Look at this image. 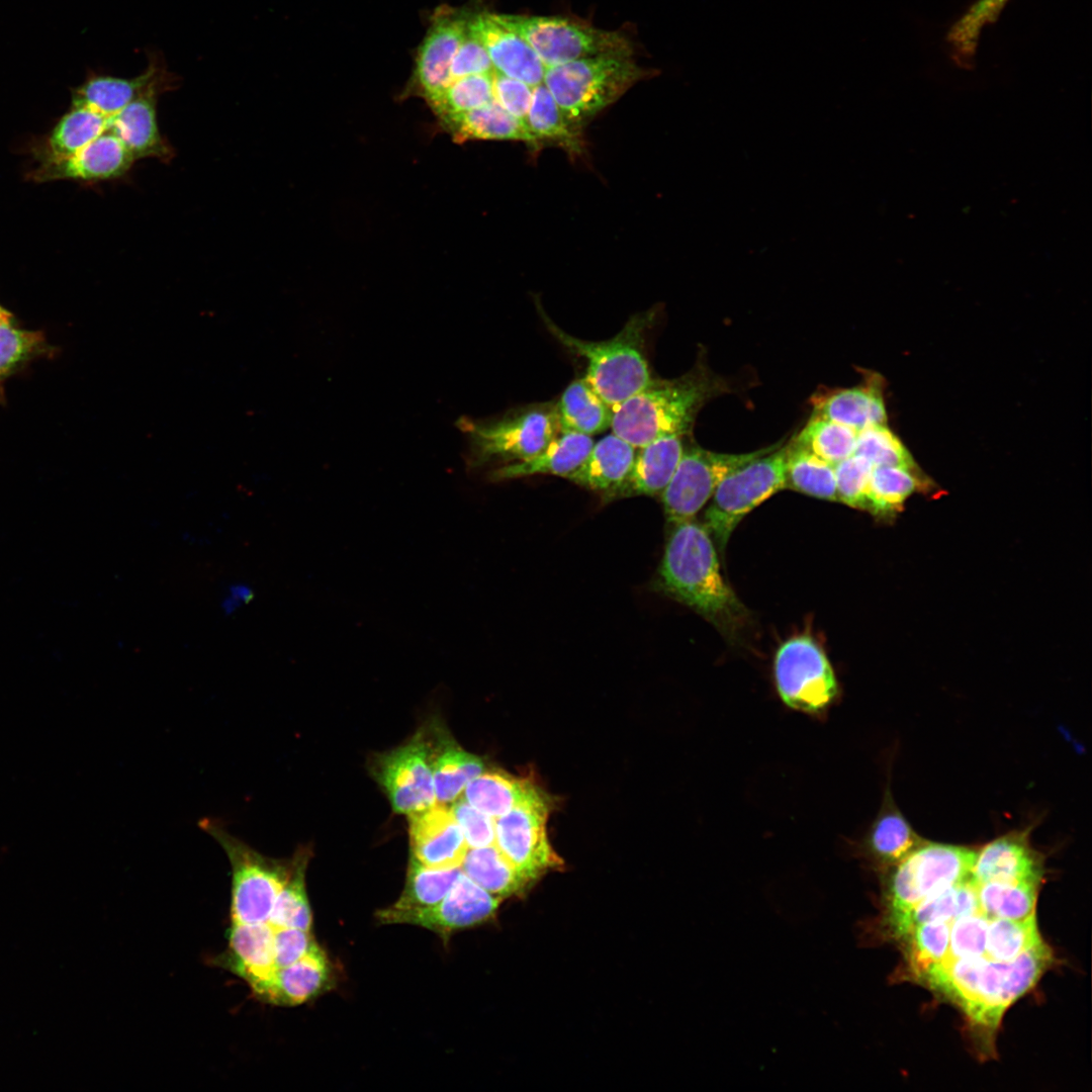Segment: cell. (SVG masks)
Returning a JSON list of instances; mask_svg holds the SVG:
<instances>
[{
	"instance_id": "cell-1",
	"label": "cell",
	"mask_w": 1092,
	"mask_h": 1092,
	"mask_svg": "<svg viewBox=\"0 0 1092 1092\" xmlns=\"http://www.w3.org/2000/svg\"><path fill=\"white\" fill-rule=\"evenodd\" d=\"M670 526L658 568V587L718 629L733 633L744 622L746 610L720 571L709 531L695 519Z\"/></svg>"
},
{
	"instance_id": "cell-2",
	"label": "cell",
	"mask_w": 1092,
	"mask_h": 1092,
	"mask_svg": "<svg viewBox=\"0 0 1092 1092\" xmlns=\"http://www.w3.org/2000/svg\"><path fill=\"white\" fill-rule=\"evenodd\" d=\"M1052 963V950L1043 941L1010 962L953 959L940 970L936 990L976 1024L995 1028L1006 1009L1035 985Z\"/></svg>"
},
{
	"instance_id": "cell-3",
	"label": "cell",
	"mask_w": 1092,
	"mask_h": 1092,
	"mask_svg": "<svg viewBox=\"0 0 1092 1092\" xmlns=\"http://www.w3.org/2000/svg\"><path fill=\"white\" fill-rule=\"evenodd\" d=\"M726 386L704 365L654 379L613 412L612 433L636 448L668 435L688 436L700 408Z\"/></svg>"
},
{
	"instance_id": "cell-4",
	"label": "cell",
	"mask_w": 1092,
	"mask_h": 1092,
	"mask_svg": "<svg viewBox=\"0 0 1092 1092\" xmlns=\"http://www.w3.org/2000/svg\"><path fill=\"white\" fill-rule=\"evenodd\" d=\"M537 309L548 332L569 351L585 359L584 378L613 412L652 380L645 348L647 332L656 315L653 308L633 314L618 334L599 342L565 333L538 303Z\"/></svg>"
},
{
	"instance_id": "cell-5",
	"label": "cell",
	"mask_w": 1092,
	"mask_h": 1092,
	"mask_svg": "<svg viewBox=\"0 0 1092 1092\" xmlns=\"http://www.w3.org/2000/svg\"><path fill=\"white\" fill-rule=\"evenodd\" d=\"M650 73L631 55H603L546 68L543 83L578 131Z\"/></svg>"
},
{
	"instance_id": "cell-6",
	"label": "cell",
	"mask_w": 1092,
	"mask_h": 1092,
	"mask_svg": "<svg viewBox=\"0 0 1092 1092\" xmlns=\"http://www.w3.org/2000/svg\"><path fill=\"white\" fill-rule=\"evenodd\" d=\"M458 425L469 437L467 463L471 469L526 460L560 433L553 401L521 405L491 420L462 419Z\"/></svg>"
},
{
	"instance_id": "cell-7",
	"label": "cell",
	"mask_w": 1092,
	"mask_h": 1092,
	"mask_svg": "<svg viewBox=\"0 0 1092 1092\" xmlns=\"http://www.w3.org/2000/svg\"><path fill=\"white\" fill-rule=\"evenodd\" d=\"M976 853L968 846L924 840L891 867L885 884L884 921L944 888L970 880Z\"/></svg>"
},
{
	"instance_id": "cell-8",
	"label": "cell",
	"mask_w": 1092,
	"mask_h": 1092,
	"mask_svg": "<svg viewBox=\"0 0 1092 1092\" xmlns=\"http://www.w3.org/2000/svg\"><path fill=\"white\" fill-rule=\"evenodd\" d=\"M787 445L763 454L729 473L706 509L704 526L724 551L739 522L754 508L786 488Z\"/></svg>"
},
{
	"instance_id": "cell-9",
	"label": "cell",
	"mask_w": 1092,
	"mask_h": 1092,
	"mask_svg": "<svg viewBox=\"0 0 1092 1092\" xmlns=\"http://www.w3.org/2000/svg\"><path fill=\"white\" fill-rule=\"evenodd\" d=\"M494 15L531 46L546 68L603 55L632 54L629 39L618 31L561 17Z\"/></svg>"
},
{
	"instance_id": "cell-10",
	"label": "cell",
	"mask_w": 1092,
	"mask_h": 1092,
	"mask_svg": "<svg viewBox=\"0 0 1092 1092\" xmlns=\"http://www.w3.org/2000/svg\"><path fill=\"white\" fill-rule=\"evenodd\" d=\"M774 675L783 703L796 711L822 713L838 696L830 661L821 646L807 635L782 644L775 657Z\"/></svg>"
},
{
	"instance_id": "cell-11",
	"label": "cell",
	"mask_w": 1092,
	"mask_h": 1092,
	"mask_svg": "<svg viewBox=\"0 0 1092 1092\" xmlns=\"http://www.w3.org/2000/svg\"><path fill=\"white\" fill-rule=\"evenodd\" d=\"M779 446L740 454L713 452L697 445L685 447L672 477L660 494L669 525L694 519L729 473Z\"/></svg>"
},
{
	"instance_id": "cell-12",
	"label": "cell",
	"mask_w": 1092,
	"mask_h": 1092,
	"mask_svg": "<svg viewBox=\"0 0 1092 1092\" xmlns=\"http://www.w3.org/2000/svg\"><path fill=\"white\" fill-rule=\"evenodd\" d=\"M549 811V797L538 787L495 821L496 846L531 883L548 870L562 866L547 838Z\"/></svg>"
},
{
	"instance_id": "cell-13",
	"label": "cell",
	"mask_w": 1092,
	"mask_h": 1092,
	"mask_svg": "<svg viewBox=\"0 0 1092 1092\" xmlns=\"http://www.w3.org/2000/svg\"><path fill=\"white\" fill-rule=\"evenodd\" d=\"M433 755L422 736L379 757L375 778L396 813L412 815L436 802Z\"/></svg>"
},
{
	"instance_id": "cell-14",
	"label": "cell",
	"mask_w": 1092,
	"mask_h": 1092,
	"mask_svg": "<svg viewBox=\"0 0 1092 1092\" xmlns=\"http://www.w3.org/2000/svg\"><path fill=\"white\" fill-rule=\"evenodd\" d=\"M499 901L461 872L447 895L436 905L414 910L389 907L380 910L377 917L382 923L415 924L448 938L455 930L492 917Z\"/></svg>"
},
{
	"instance_id": "cell-15",
	"label": "cell",
	"mask_w": 1092,
	"mask_h": 1092,
	"mask_svg": "<svg viewBox=\"0 0 1092 1092\" xmlns=\"http://www.w3.org/2000/svg\"><path fill=\"white\" fill-rule=\"evenodd\" d=\"M469 15L442 8L434 15L420 48L415 78L421 94L432 101L453 81L451 65L466 31Z\"/></svg>"
},
{
	"instance_id": "cell-16",
	"label": "cell",
	"mask_w": 1092,
	"mask_h": 1092,
	"mask_svg": "<svg viewBox=\"0 0 1092 1092\" xmlns=\"http://www.w3.org/2000/svg\"><path fill=\"white\" fill-rule=\"evenodd\" d=\"M1043 877V857L1029 840L1028 830L1003 834L977 850L971 873L975 885L987 882L1032 883Z\"/></svg>"
},
{
	"instance_id": "cell-17",
	"label": "cell",
	"mask_w": 1092,
	"mask_h": 1092,
	"mask_svg": "<svg viewBox=\"0 0 1092 1092\" xmlns=\"http://www.w3.org/2000/svg\"><path fill=\"white\" fill-rule=\"evenodd\" d=\"M413 857L430 869L459 868L468 849L463 833L446 805L408 815Z\"/></svg>"
},
{
	"instance_id": "cell-18",
	"label": "cell",
	"mask_w": 1092,
	"mask_h": 1092,
	"mask_svg": "<svg viewBox=\"0 0 1092 1092\" xmlns=\"http://www.w3.org/2000/svg\"><path fill=\"white\" fill-rule=\"evenodd\" d=\"M468 27L484 46L495 72L531 87L543 83L546 67L531 46L497 20L494 13L468 17Z\"/></svg>"
},
{
	"instance_id": "cell-19",
	"label": "cell",
	"mask_w": 1092,
	"mask_h": 1092,
	"mask_svg": "<svg viewBox=\"0 0 1092 1092\" xmlns=\"http://www.w3.org/2000/svg\"><path fill=\"white\" fill-rule=\"evenodd\" d=\"M307 855L299 851L293 858V868L275 905L257 924L236 929L233 934L248 943L268 946L274 950L277 934L287 928L311 930L312 915L305 887Z\"/></svg>"
},
{
	"instance_id": "cell-20",
	"label": "cell",
	"mask_w": 1092,
	"mask_h": 1092,
	"mask_svg": "<svg viewBox=\"0 0 1092 1092\" xmlns=\"http://www.w3.org/2000/svg\"><path fill=\"white\" fill-rule=\"evenodd\" d=\"M134 161L122 142L107 130L70 157H50L38 170L37 178L39 180L114 179L126 174Z\"/></svg>"
},
{
	"instance_id": "cell-21",
	"label": "cell",
	"mask_w": 1092,
	"mask_h": 1092,
	"mask_svg": "<svg viewBox=\"0 0 1092 1092\" xmlns=\"http://www.w3.org/2000/svg\"><path fill=\"white\" fill-rule=\"evenodd\" d=\"M685 437L679 434L668 435L637 448L627 476L605 502L640 495H660L684 453Z\"/></svg>"
},
{
	"instance_id": "cell-22",
	"label": "cell",
	"mask_w": 1092,
	"mask_h": 1092,
	"mask_svg": "<svg viewBox=\"0 0 1092 1092\" xmlns=\"http://www.w3.org/2000/svg\"><path fill=\"white\" fill-rule=\"evenodd\" d=\"M173 83L168 72L153 63L134 78L96 77L88 81L75 91L73 107L88 108L109 118L146 94L160 95Z\"/></svg>"
},
{
	"instance_id": "cell-23",
	"label": "cell",
	"mask_w": 1092,
	"mask_h": 1092,
	"mask_svg": "<svg viewBox=\"0 0 1092 1092\" xmlns=\"http://www.w3.org/2000/svg\"><path fill=\"white\" fill-rule=\"evenodd\" d=\"M158 96L157 93L146 94L109 117L108 130L122 142L134 160L154 158L170 162L175 156L173 147L158 125Z\"/></svg>"
},
{
	"instance_id": "cell-24",
	"label": "cell",
	"mask_w": 1092,
	"mask_h": 1092,
	"mask_svg": "<svg viewBox=\"0 0 1092 1092\" xmlns=\"http://www.w3.org/2000/svg\"><path fill=\"white\" fill-rule=\"evenodd\" d=\"M881 381L874 375L859 386L815 396L811 418L829 420L856 432L869 426L887 425Z\"/></svg>"
},
{
	"instance_id": "cell-25",
	"label": "cell",
	"mask_w": 1092,
	"mask_h": 1092,
	"mask_svg": "<svg viewBox=\"0 0 1092 1092\" xmlns=\"http://www.w3.org/2000/svg\"><path fill=\"white\" fill-rule=\"evenodd\" d=\"M594 444L590 436L560 432L536 455L499 466L490 472L489 478L492 481H504L538 474L565 478L584 461Z\"/></svg>"
},
{
	"instance_id": "cell-26",
	"label": "cell",
	"mask_w": 1092,
	"mask_h": 1092,
	"mask_svg": "<svg viewBox=\"0 0 1092 1092\" xmlns=\"http://www.w3.org/2000/svg\"><path fill=\"white\" fill-rule=\"evenodd\" d=\"M636 450V447L612 433L594 444L584 461L565 478L601 493L606 500L627 476Z\"/></svg>"
},
{
	"instance_id": "cell-27",
	"label": "cell",
	"mask_w": 1092,
	"mask_h": 1092,
	"mask_svg": "<svg viewBox=\"0 0 1092 1092\" xmlns=\"http://www.w3.org/2000/svg\"><path fill=\"white\" fill-rule=\"evenodd\" d=\"M455 142L472 140L522 142L534 151L541 148L527 125L506 111L494 99L478 108L441 118Z\"/></svg>"
},
{
	"instance_id": "cell-28",
	"label": "cell",
	"mask_w": 1092,
	"mask_h": 1092,
	"mask_svg": "<svg viewBox=\"0 0 1092 1092\" xmlns=\"http://www.w3.org/2000/svg\"><path fill=\"white\" fill-rule=\"evenodd\" d=\"M923 841L895 805L891 792L887 790L881 809L862 840L864 853L880 866L892 867Z\"/></svg>"
},
{
	"instance_id": "cell-29",
	"label": "cell",
	"mask_w": 1092,
	"mask_h": 1092,
	"mask_svg": "<svg viewBox=\"0 0 1092 1092\" xmlns=\"http://www.w3.org/2000/svg\"><path fill=\"white\" fill-rule=\"evenodd\" d=\"M330 982L329 962L320 950L278 972L258 1001L275 1006L299 1005L321 994Z\"/></svg>"
},
{
	"instance_id": "cell-30",
	"label": "cell",
	"mask_w": 1092,
	"mask_h": 1092,
	"mask_svg": "<svg viewBox=\"0 0 1092 1092\" xmlns=\"http://www.w3.org/2000/svg\"><path fill=\"white\" fill-rule=\"evenodd\" d=\"M977 886L967 880L944 888L919 902L907 912L884 921L890 933L900 939L916 925L952 920L980 912Z\"/></svg>"
},
{
	"instance_id": "cell-31",
	"label": "cell",
	"mask_w": 1092,
	"mask_h": 1092,
	"mask_svg": "<svg viewBox=\"0 0 1092 1092\" xmlns=\"http://www.w3.org/2000/svg\"><path fill=\"white\" fill-rule=\"evenodd\" d=\"M560 432L593 436L611 428L613 410L584 378L573 380L556 402Z\"/></svg>"
},
{
	"instance_id": "cell-32",
	"label": "cell",
	"mask_w": 1092,
	"mask_h": 1092,
	"mask_svg": "<svg viewBox=\"0 0 1092 1092\" xmlns=\"http://www.w3.org/2000/svg\"><path fill=\"white\" fill-rule=\"evenodd\" d=\"M538 788L528 779H519L503 770L482 771L464 788V799L491 818H498Z\"/></svg>"
},
{
	"instance_id": "cell-33",
	"label": "cell",
	"mask_w": 1092,
	"mask_h": 1092,
	"mask_svg": "<svg viewBox=\"0 0 1092 1092\" xmlns=\"http://www.w3.org/2000/svg\"><path fill=\"white\" fill-rule=\"evenodd\" d=\"M526 125L541 146L548 142L573 157L583 153L581 131L568 123L544 83L533 87Z\"/></svg>"
},
{
	"instance_id": "cell-34",
	"label": "cell",
	"mask_w": 1092,
	"mask_h": 1092,
	"mask_svg": "<svg viewBox=\"0 0 1092 1092\" xmlns=\"http://www.w3.org/2000/svg\"><path fill=\"white\" fill-rule=\"evenodd\" d=\"M461 871L482 889L497 898L525 891L531 884L512 866L494 844L467 849Z\"/></svg>"
},
{
	"instance_id": "cell-35",
	"label": "cell",
	"mask_w": 1092,
	"mask_h": 1092,
	"mask_svg": "<svg viewBox=\"0 0 1092 1092\" xmlns=\"http://www.w3.org/2000/svg\"><path fill=\"white\" fill-rule=\"evenodd\" d=\"M928 487L915 467H873L867 496V511L880 518H893L916 491Z\"/></svg>"
},
{
	"instance_id": "cell-36",
	"label": "cell",
	"mask_w": 1092,
	"mask_h": 1092,
	"mask_svg": "<svg viewBox=\"0 0 1092 1092\" xmlns=\"http://www.w3.org/2000/svg\"><path fill=\"white\" fill-rule=\"evenodd\" d=\"M786 487L810 496L838 502L834 465L793 440L787 444Z\"/></svg>"
},
{
	"instance_id": "cell-37",
	"label": "cell",
	"mask_w": 1092,
	"mask_h": 1092,
	"mask_svg": "<svg viewBox=\"0 0 1092 1092\" xmlns=\"http://www.w3.org/2000/svg\"><path fill=\"white\" fill-rule=\"evenodd\" d=\"M484 770L483 761L458 745L446 743L433 755V780L438 804L455 802L466 785Z\"/></svg>"
},
{
	"instance_id": "cell-38",
	"label": "cell",
	"mask_w": 1092,
	"mask_h": 1092,
	"mask_svg": "<svg viewBox=\"0 0 1092 1092\" xmlns=\"http://www.w3.org/2000/svg\"><path fill=\"white\" fill-rule=\"evenodd\" d=\"M976 886L980 910L990 919L1020 920L1035 913L1037 884L987 882Z\"/></svg>"
},
{
	"instance_id": "cell-39",
	"label": "cell",
	"mask_w": 1092,
	"mask_h": 1092,
	"mask_svg": "<svg viewBox=\"0 0 1092 1092\" xmlns=\"http://www.w3.org/2000/svg\"><path fill=\"white\" fill-rule=\"evenodd\" d=\"M950 922L936 921L916 925L900 939L911 972L925 977L948 959Z\"/></svg>"
},
{
	"instance_id": "cell-40",
	"label": "cell",
	"mask_w": 1092,
	"mask_h": 1092,
	"mask_svg": "<svg viewBox=\"0 0 1092 1092\" xmlns=\"http://www.w3.org/2000/svg\"><path fill=\"white\" fill-rule=\"evenodd\" d=\"M461 872L459 868L430 869L412 856L404 890L390 907L414 910L434 906L447 895Z\"/></svg>"
},
{
	"instance_id": "cell-41",
	"label": "cell",
	"mask_w": 1092,
	"mask_h": 1092,
	"mask_svg": "<svg viewBox=\"0 0 1092 1092\" xmlns=\"http://www.w3.org/2000/svg\"><path fill=\"white\" fill-rule=\"evenodd\" d=\"M1041 941L1035 913L1020 920L992 918L987 928L985 958L1010 962Z\"/></svg>"
},
{
	"instance_id": "cell-42",
	"label": "cell",
	"mask_w": 1092,
	"mask_h": 1092,
	"mask_svg": "<svg viewBox=\"0 0 1092 1092\" xmlns=\"http://www.w3.org/2000/svg\"><path fill=\"white\" fill-rule=\"evenodd\" d=\"M108 128V117L88 108L73 107L60 120L51 135L50 157H70L107 131Z\"/></svg>"
},
{
	"instance_id": "cell-43",
	"label": "cell",
	"mask_w": 1092,
	"mask_h": 1092,
	"mask_svg": "<svg viewBox=\"0 0 1092 1092\" xmlns=\"http://www.w3.org/2000/svg\"><path fill=\"white\" fill-rule=\"evenodd\" d=\"M856 436L857 432L847 426L811 418L793 441L835 465L853 454Z\"/></svg>"
},
{
	"instance_id": "cell-44",
	"label": "cell",
	"mask_w": 1092,
	"mask_h": 1092,
	"mask_svg": "<svg viewBox=\"0 0 1092 1092\" xmlns=\"http://www.w3.org/2000/svg\"><path fill=\"white\" fill-rule=\"evenodd\" d=\"M1008 0H978L949 29L947 42L959 65H971L983 29L992 23Z\"/></svg>"
},
{
	"instance_id": "cell-45",
	"label": "cell",
	"mask_w": 1092,
	"mask_h": 1092,
	"mask_svg": "<svg viewBox=\"0 0 1092 1092\" xmlns=\"http://www.w3.org/2000/svg\"><path fill=\"white\" fill-rule=\"evenodd\" d=\"M493 100V72L453 79L430 106L441 118L463 113Z\"/></svg>"
},
{
	"instance_id": "cell-46",
	"label": "cell",
	"mask_w": 1092,
	"mask_h": 1092,
	"mask_svg": "<svg viewBox=\"0 0 1092 1092\" xmlns=\"http://www.w3.org/2000/svg\"><path fill=\"white\" fill-rule=\"evenodd\" d=\"M853 454L863 457L873 467H915L911 455L887 425L869 426L858 431Z\"/></svg>"
},
{
	"instance_id": "cell-47",
	"label": "cell",
	"mask_w": 1092,
	"mask_h": 1092,
	"mask_svg": "<svg viewBox=\"0 0 1092 1092\" xmlns=\"http://www.w3.org/2000/svg\"><path fill=\"white\" fill-rule=\"evenodd\" d=\"M43 343L44 339L39 332L17 328L12 323V315L2 308L0 310V381L38 353Z\"/></svg>"
},
{
	"instance_id": "cell-48",
	"label": "cell",
	"mask_w": 1092,
	"mask_h": 1092,
	"mask_svg": "<svg viewBox=\"0 0 1092 1092\" xmlns=\"http://www.w3.org/2000/svg\"><path fill=\"white\" fill-rule=\"evenodd\" d=\"M873 465L852 454L834 465L838 502L851 508L867 509V496Z\"/></svg>"
},
{
	"instance_id": "cell-49",
	"label": "cell",
	"mask_w": 1092,
	"mask_h": 1092,
	"mask_svg": "<svg viewBox=\"0 0 1092 1092\" xmlns=\"http://www.w3.org/2000/svg\"><path fill=\"white\" fill-rule=\"evenodd\" d=\"M989 920L981 911L952 920L948 959L985 957Z\"/></svg>"
},
{
	"instance_id": "cell-50",
	"label": "cell",
	"mask_w": 1092,
	"mask_h": 1092,
	"mask_svg": "<svg viewBox=\"0 0 1092 1092\" xmlns=\"http://www.w3.org/2000/svg\"><path fill=\"white\" fill-rule=\"evenodd\" d=\"M451 811L463 833L467 846L471 848L495 844V822L493 818L472 807L466 800H456Z\"/></svg>"
},
{
	"instance_id": "cell-51",
	"label": "cell",
	"mask_w": 1092,
	"mask_h": 1092,
	"mask_svg": "<svg viewBox=\"0 0 1092 1092\" xmlns=\"http://www.w3.org/2000/svg\"><path fill=\"white\" fill-rule=\"evenodd\" d=\"M494 71L489 56L478 37L467 27L451 65L453 79Z\"/></svg>"
},
{
	"instance_id": "cell-52",
	"label": "cell",
	"mask_w": 1092,
	"mask_h": 1092,
	"mask_svg": "<svg viewBox=\"0 0 1092 1092\" xmlns=\"http://www.w3.org/2000/svg\"><path fill=\"white\" fill-rule=\"evenodd\" d=\"M533 87L493 71V99L510 114L526 124Z\"/></svg>"
},
{
	"instance_id": "cell-53",
	"label": "cell",
	"mask_w": 1092,
	"mask_h": 1092,
	"mask_svg": "<svg viewBox=\"0 0 1092 1092\" xmlns=\"http://www.w3.org/2000/svg\"><path fill=\"white\" fill-rule=\"evenodd\" d=\"M252 598L253 593L246 585H233L230 589V597H228L222 603V608L224 609L225 613L230 614L242 604L251 601Z\"/></svg>"
},
{
	"instance_id": "cell-54",
	"label": "cell",
	"mask_w": 1092,
	"mask_h": 1092,
	"mask_svg": "<svg viewBox=\"0 0 1092 1092\" xmlns=\"http://www.w3.org/2000/svg\"><path fill=\"white\" fill-rule=\"evenodd\" d=\"M2 308H3V307H2V306H0V310H1Z\"/></svg>"
}]
</instances>
